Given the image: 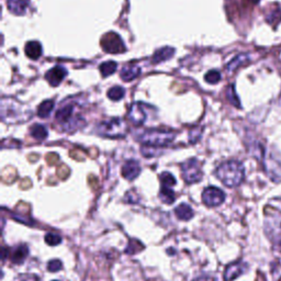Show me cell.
Segmentation results:
<instances>
[{"label": "cell", "instance_id": "cell-1", "mask_svg": "<svg viewBox=\"0 0 281 281\" xmlns=\"http://www.w3.org/2000/svg\"><path fill=\"white\" fill-rule=\"evenodd\" d=\"M265 224L264 230L267 237L275 245L281 244V199H272L268 202L264 210Z\"/></svg>", "mask_w": 281, "mask_h": 281}, {"label": "cell", "instance_id": "cell-2", "mask_svg": "<svg viewBox=\"0 0 281 281\" xmlns=\"http://www.w3.org/2000/svg\"><path fill=\"white\" fill-rule=\"evenodd\" d=\"M216 175L226 187L234 188L243 183L244 177H245V169L241 162L230 160L218 167Z\"/></svg>", "mask_w": 281, "mask_h": 281}, {"label": "cell", "instance_id": "cell-3", "mask_svg": "<svg viewBox=\"0 0 281 281\" xmlns=\"http://www.w3.org/2000/svg\"><path fill=\"white\" fill-rule=\"evenodd\" d=\"M56 121L60 123L62 129L66 132H74L84 125L85 121L76 113V105L73 102L66 103L57 110L55 114Z\"/></svg>", "mask_w": 281, "mask_h": 281}, {"label": "cell", "instance_id": "cell-4", "mask_svg": "<svg viewBox=\"0 0 281 281\" xmlns=\"http://www.w3.org/2000/svg\"><path fill=\"white\" fill-rule=\"evenodd\" d=\"M31 113L12 99H2L1 119L7 123H20L28 121Z\"/></svg>", "mask_w": 281, "mask_h": 281}, {"label": "cell", "instance_id": "cell-5", "mask_svg": "<svg viewBox=\"0 0 281 281\" xmlns=\"http://www.w3.org/2000/svg\"><path fill=\"white\" fill-rule=\"evenodd\" d=\"M176 134L172 131H165L158 129H152L144 131L140 135L139 140L143 145L151 147L166 146L175 140Z\"/></svg>", "mask_w": 281, "mask_h": 281}, {"label": "cell", "instance_id": "cell-6", "mask_svg": "<svg viewBox=\"0 0 281 281\" xmlns=\"http://www.w3.org/2000/svg\"><path fill=\"white\" fill-rule=\"evenodd\" d=\"M97 133L101 136L111 139H120L125 138L127 126L126 123L120 118H113L110 120H106L97 125Z\"/></svg>", "mask_w": 281, "mask_h": 281}, {"label": "cell", "instance_id": "cell-7", "mask_svg": "<svg viewBox=\"0 0 281 281\" xmlns=\"http://www.w3.org/2000/svg\"><path fill=\"white\" fill-rule=\"evenodd\" d=\"M262 159L267 176L275 183H281V155L279 153L274 150L264 152Z\"/></svg>", "mask_w": 281, "mask_h": 281}, {"label": "cell", "instance_id": "cell-8", "mask_svg": "<svg viewBox=\"0 0 281 281\" xmlns=\"http://www.w3.org/2000/svg\"><path fill=\"white\" fill-rule=\"evenodd\" d=\"M181 171H183L184 179L188 185L199 183L202 178L201 164L195 158L188 159L181 165Z\"/></svg>", "mask_w": 281, "mask_h": 281}, {"label": "cell", "instance_id": "cell-9", "mask_svg": "<svg viewBox=\"0 0 281 281\" xmlns=\"http://www.w3.org/2000/svg\"><path fill=\"white\" fill-rule=\"evenodd\" d=\"M101 47L103 51L107 53H111V54H117V53H122L125 51V45H123V41L118 34L113 32H109L101 39Z\"/></svg>", "mask_w": 281, "mask_h": 281}, {"label": "cell", "instance_id": "cell-10", "mask_svg": "<svg viewBox=\"0 0 281 281\" xmlns=\"http://www.w3.org/2000/svg\"><path fill=\"white\" fill-rule=\"evenodd\" d=\"M225 200V193L217 187H208L202 192V201L208 206H219Z\"/></svg>", "mask_w": 281, "mask_h": 281}, {"label": "cell", "instance_id": "cell-11", "mask_svg": "<svg viewBox=\"0 0 281 281\" xmlns=\"http://www.w3.org/2000/svg\"><path fill=\"white\" fill-rule=\"evenodd\" d=\"M127 117H129L130 121L133 123L134 125L139 126L140 125H143V123L145 122V120H146V112L143 108V105H140V103H139V102L132 105Z\"/></svg>", "mask_w": 281, "mask_h": 281}, {"label": "cell", "instance_id": "cell-12", "mask_svg": "<svg viewBox=\"0 0 281 281\" xmlns=\"http://www.w3.org/2000/svg\"><path fill=\"white\" fill-rule=\"evenodd\" d=\"M67 76V70H66L64 67L62 66H55L52 69H49L48 72L45 75V78H47V81L51 84L52 86H59L62 81H63L64 78Z\"/></svg>", "mask_w": 281, "mask_h": 281}, {"label": "cell", "instance_id": "cell-13", "mask_svg": "<svg viewBox=\"0 0 281 281\" xmlns=\"http://www.w3.org/2000/svg\"><path fill=\"white\" fill-rule=\"evenodd\" d=\"M140 173V166L138 160H127L122 167V176L126 180H134Z\"/></svg>", "mask_w": 281, "mask_h": 281}, {"label": "cell", "instance_id": "cell-14", "mask_svg": "<svg viewBox=\"0 0 281 281\" xmlns=\"http://www.w3.org/2000/svg\"><path fill=\"white\" fill-rule=\"evenodd\" d=\"M246 269H247V265H245L244 263L242 262L234 263L232 264V265L227 266L226 270L224 272V280L232 281L234 279H236L237 277L243 275L244 272L246 271Z\"/></svg>", "mask_w": 281, "mask_h": 281}, {"label": "cell", "instance_id": "cell-15", "mask_svg": "<svg viewBox=\"0 0 281 281\" xmlns=\"http://www.w3.org/2000/svg\"><path fill=\"white\" fill-rule=\"evenodd\" d=\"M7 5L12 14L22 16L30 6V0H8Z\"/></svg>", "mask_w": 281, "mask_h": 281}, {"label": "cell", "instance_id": "cell-16", "mask_svg": "<svg viewBox=\"0 0 281 281\" xmlns=\"http://www.w3.org/2000/svg\"><path fill=\"white\" fill-rule=\"evenodd\" d=\"M140 74V68L138 65H126L121 72V78L125 81H131Z\"/></svg>", "mask_w": 281, "mask_h": 281}, {"label": "cell", "instance_id": "cell-17", "mask_svg": "<svg viewBox=\"0 0 281 281\" xmlns=\"http://www.w3.org/2000/svg\"><path fill=\"white\" fill-rule=\"evenodd\" d=\"M26 54L31 60H38L42 55V47L39 42L31 41L26 45Z\"/></svg>", "mask_w": 281, "mask_h": 281}, {"label": "cell", "instance_id": "cell-18", "mask_svg": "<svg viewBox=\"0 0 281 281\" xmlns=\"http://www.w3.org/2000/svg\"><path fill=\"white\" fill-rule=\"evenodd\" d=\"M175 213L179 220L189 221L193 217V210L188 204L181 203L175 209Z\"/></svg>", "mask_w": 281, "mask_h": 281}, {"label": "cell", "instance_id": "cell-19", "mask_svg": "<svg viewBox=\"0 0 281 281\" xmlns=\"http://www.w3.org/2000/svg\"><path fill=\"white\" fill-rule=\"evenodd\" d=\"M29 255V250L26 245H20L11 253V262L15 264H22Z\"/></svg>", "mask_w": 281, "mask_h": 281}, {"label": "cell", "instance_id": "cell-20", "mask_svg": "<svg viewBox=\"0 0 281 281\" xmlns=\"http://www.w3.org/2000/svg\"><path fill=\"white\" fill-rule=\"evenodd\" d=\"M159 198L164 203L167 204H172L176 200L175 192L172 191V187H167V186H162L159 191Z\"/></svg>", "mask_w": 281, "mask_h": 281}, {"label": "cell", "instance_id": "cell-21", "mask_svg": "<svg viewBox=\"0 0 281 281\" xmlns=\"http://www.w3.org/2000/svg\"><path fill=\"white\" fill-rule=\"evenodd\" d=\"M173 55V48L172 47H163L157 51L154 56H153V62L154 63H160L166 60H169Z\"/></svg>", "mask_w": 281, "mask_h": 281}, {"label": "cell", "instance_id": "cell-22", "mask_svg": "<svg viewBox=\"0 0 281 281\" xmlns=\"http://www.w3.org/2000/svg\"><path fill=\"white\" fill-rule=\"evenodd\" d=\"M30 134L34 138L35 140H42L44 139H47V129L42 125H34L31 126L30 129Z\"/></svg>", "mask_w": 281, "mask_h": 281}, {"label": "cell", "instance_id": "cell-23", "mask_svg": "<svg viewBox=\"0 0 281 281\" xmlns=\"http://www.w3.org/2000/svg\"><path fill=\"white\" fill-rule=\"evenodd\" d=\"M53 108H54V101L53 100H45L41 103L38 108V115L40 118H47L51 114Z\"/></svg>", "mask_w": 281, "mask_h": 281}, {"label": "cell", "instance_id": "cell-24", "mask_svg": "<svg viewBox=\"0 0 281 281\" xmlns=\"http://www.w3.org/2000/svg\"><path fill=\"white\" fill-rule=\"evenodd\" d=\"M118 65L115 62L113 61H109V62H106V63H103L100 65V72H101V75L103 77H108L110 75H112V74L117 70Z\"/></svg>", "mask_w": 281, "mask_h": 281}, {"label": "cell", "instance_id": "cell-25", "mask_svg": "<svg viewBox=\"0 0 281 281\" xmlns=\"http://www.w3.org/2000/svg\"><path fill=\"white\" fill-rule=\"evenodd\" d=\"M249 60H250V57L247 56V55H245V54L237 55L234 60L231 61V63L229 65H227V69H230L231 72H232V70L236 69L241 65L247 63V62H249Z\"/></svg>", "mask_w": 281, "mask_h": 281}, {"label": "cell", "instance_id": "cell-26", "mask_svg": "<svg viewBox=\"0 0 281 281\" xmlns=\"http://www.w3.org/2000/svg\"><path fill=\"white\" fill-rule=\"evenodd\" d=\"M125 90L123 89L122 87L115 86V87H112V88H111L108 92V97L111 99V100L119 101L125 97Z\"/></svg>", "mask_w": 281, "mask_h": 281}, {"label": "cell", "instance_id": "cell-27", "mask_svg": "<svg viewBox=\"0 0 281 281\" xmlns=\"http://www.w3.org/2000/svg\"><path fill=\"white\" fill-rule=\"evenodd\" d=\"M160 183L162 186H167V187H172V186L176 185V179L171 172H165L160 175Z\"/></svg>", "mask_w": 281, "mask_h": 281}, {"label": "cell", "instance_id": "cell-28", "mask_svg": "<svg viewBox=\"0 0 281 281\" xmlns=\"http://www.w3.org/2000/svg\"><path fill=\"white\" fill-rule=\"evenodd\" d=\"M227 98H229L230 102L232 103L233 106L237 107V108H241V102H239V99L237 97L236 93H235L234 86H230L229 89H227Z\"/></svg>", "mask_w": 281, "mask_h": 281}, {"label": "cell", "instance_id": "cell-29", "mask_svg": "<svg viewBox=\"0 0 281 281\" xmlns=\"http://www.w3.org/2000/svg\"><path fill=\"white\" fill-rule=\"evenodd\" d=\"M45 242L51 246H56L62 243V236L55 233H48L45 235Z\"/></svg>", "mask_w": 281, "mask_h": 281}, {"label": "cell", "instance_id": "cell-30", "mask_svg": "<svg viewBox=\"0 0 281 281\" xmlns=\"http://www.w3.org/2000/svg\"><path fill=\"white\" fill-rule=\"evenodd\" d=\"M140 249H143V245L139 241H131L125 249V253L130 255L135 254V253H138V251H140Z\"/></svg>", "mask_w": 281, "mask_h": 281}, {"label": "cell", "instance_id": "cell-31", "mask_svg": "<svg viewBox=\"0 0 281 281\" xmlns=\"http://www.w3.org/2000/svg\"><path fill=\"white\" fill-rule=\"evenodd\" d=\"M204 78L209 84H217L221 79V74L218 70H211V72L206 74Z\"/></svg>", "mask_w": 281, "mask_h": 281}, {"label": "cell", "instance_id": "cell-32", "mask_svg": "<svg viewBox=\"0 0 281 281\" xmlns=\"http://www.w3.org/2000/svg\"><path fill=\"white\" fill-rule=\"evenodd\" d=\"M16 177H18V173H16L14 168H11L10 172H8V168H6L5 171L2 172V180L5 181V183H12V181H15L16 179Z\"/></svg>", "mask_w": 281, "mask_h": 281}, {"label": "cell", "instance_id": "cell-33", "mask_svg": "<svg viewBox=\"0 0 281 281\" xmlns=\"http://www.w3.org/2000/svg\"><path fill=\"white\" fill-rule=\"evenodd\" d=\"M69 175H70V171L66 165L62 164L61 166H59V168H57V176H59L60 179L66 180L69 177Z\"/></svg>", "mask_w": 281, "mask_h": 281}, {"label": "cell", "instance_id": "cell-34", "mask_svg": "<svg viewBox=\"0 0 281 281\" xmlns=\"http://www.w3.org/2000/svg\"><path fill=\"white\" fill-rule=\"evenodd\" d=\"M47 269L48 271L51 272H56L62 269V262L61 260H57V259H53L51 262L48 263L47 265Z\"/></svg>", "mask_w": 281, "mask_h": 281}, {"label": "cell", "instance_id": "cell-35", "mask_svg": "<svg viewBox=\"0 0 281 281\" xmlns=\"http://www.w3.org/2000/svg\"><path fill=\"white\" fill-rule=\"evenodd\" d=\"M59 160H60V157L56 154V153H48V154L47 155V162L49 166L57 164L59 163Z\"/></svg>", "mask_w": 281, "mask_h": 281}, {"label": "cell", "instance_id": "cell-36", "mask_svg": "<svg viewBox=\"0 0 281 281\" xmlns=\"http://www.w3.org/2000/svg\"><path fill=\"white\" fill-rule=\"evenodd\" d=\"M125 201L127 203H136L139 202V197L135 195L134 191H129L125 197Z\"/></svg>", "mask_w": 281, "mask_h": 281}, {"label": "cell", "instance_id": "cell-37", "mask_svg": "<svg viewBox=\"0 0 281 281\" xmlns=\"http://www.w3.org/2000/svg\"><path fill=\"white\" fill-rule=\"evenodd\" d=\"M70 157L74 159H76V160H80V162H82V160H85V155L82 154L81 152H78L76 150H74L70 152Z\"/></svg>", "mask_w": 281, "mask_h": 281}, {"label": "cell", "instance_id": "cell-38", "mask_svg": "<svg viewBox=\"0 0 281 281\" xmlns=\"http://www.w3.org/2000/svg\"><path fill=\"white\" fill-rule=\"evenodd\" d=\"M89 185H90V187H92L94 190H96L98 189L99 187V185H98V179L96 178L94 176H89Z\"/></svg>", "mask_w": 281, "mask_h": 281}, {"label": "cell", "instance_id": "cell-39", "mask_svg": "<svg viewBox=\"0 0 281 281\" xmlns=\"http://www.w3.org/2000/svg\"><path fill=\"white\" fill-rule=\"evenodd\" d=\"M16 281H39L36 276H21Z\"/></svg>", "mask_w": 281, "mask_h": 281}, {"label": "cell", "instance_id": "cell-40", "mask_svg": "<svg viewBox=\"0 0 281 281\" xmlns=\"http://www.w3.org/2000/svg\"><path fill=\"white\" fill-rule=\"evenodd\" d=\"M31 186H32L31 181H30V179H28V178L23 179L22 183H20V188L23 189V190H26V189L31 188Z\"/></svg>", "mask_w": 281, "mask_h": 281}, {"label": "cell", "instance_id": "cell-41", "mask_svg": "<svg viewBox=\"0 0 281 281\" xmlns=\"http://www.w3.org/2000/svg\"><path fill=\"white\" fill-rule=\"evenodd\" d=\"M193 281H213V279L211 278V277L203 276V277H199V278H197V279H195Z\"/></svg>", "mask_w": 281, "mask_h": 281}, {"label": "cell", "instance_id": "cell-42", "mask_svg": "<svg viewBox=\"0 0 281 281\" xmlns=\"http://www.w3.org/2000/svg\"><path fill=\"white\" fill-rule=\"evenodd\" d=\"M39 159V155H35V154H32L29 156V160H30L31 163H34L35 160H38Z\"/></svg>", "mask_w": 281, "mask_h": 281}, {"label": "cell", "instance_id": "cell-43", "mask_svg": "<svg viewBox=\"0 0 281 281\" xmlns=\"http://www.w3.org/2000/svg\"><path fill=\"white\" fill-rule=\"evenodd\" d=\"M250 1H251V2H254V3H257V2L259 1V0H250Z\"/></svg>", "mask_w": 281, "mask_h": 281}, {"label": "cell", "instance_id": "cell-44", "mask_svg": "<svg viewBox=\"0 0 281 281\" xmlns=\"http://www.w3.org/2000/svg\"><path fill=\"white\" fill-rule=\"evenodd\" d=\"M53 281H57V280H53Z\"/></svg>", "mask_w": 281, "mask_h": 281}]
</instances>
